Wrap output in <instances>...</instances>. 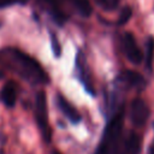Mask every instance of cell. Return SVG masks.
I'll return each instance as SVG.
<instances>
[{
  "label": "cell",
  "mask_w": 154,
  "mask_h": 154,
  "mask_svg": "<svg viewBox=\"0 0 154 154\" xmlns=\"http://www.w3.org/2000/svg\"><path fill=\"white\" fill-rule=\"evenodd\" d=\"M119 81L122 84H124L129 88H135L137 90H143L147 85V82L142 75H140L135 71H130V70H125L123 73H120Z\"/></svg>",
  "instance_id": "7"
},
{
  "label": "cell",
  "mask_w": 154,
  "mask_h": 154,
  "mask_svg": "<svg viewBox=\"0 0 154 154\" xmlns=\"http://www.w3.org/2000/svg\"><path fill=\"white\" fill-rule=\"evenodd\" d=\"M124 126V106H120L112 114L102 132L95 154H119Z\"/></svg>",
  "instance_id": "2"
},
{
  "label": "cell",
  "mask_w": 154,
  "mask_h": 154,
  "mask_svg": "<svg viewBox=\"0 0 154 154\" xmlns=\"http://www.w3.org/2000/svg\"><path fill=\"white\" fill-rule=\"evenodd\" d=\"M49 37H51V46H52V52H53L54 57L59 58V57H60V54H61V45L59 43V40H58V37H57V35H55L54 32H51Z\"/></svg>",
  "instance_id": "14"
},
{
  "label": "cell",
  "mask_w": 154,
  "mask_h": 154,
  "mask_svg": "<svg viewBox=\"0 0 154 154\" xmlns=\"http://www.w3.org/2000/svg\"><path fill=\"white\" fill-rule=\"evenodd\" d=\"M76 71H77V75H78V78L79 81L83 83L84 85V89L95 95V91H94V88L91 87V82H90V75H89V69L85 64V59H84V55L82 54V52H78L77 54V58H76Z\"/></svg>",
  "instance_id": "6"
},
{
  "label": "cell",
  "mask_w": 154,
  "mask_h": 154,
  "mask_svg": "<svg viewBox=\"0 0 154 154\" xmlns=\"http://www.w3.org/2000/svg\"><path fill=\"white\" fill-rule=\"evenodd\" d=\"M67 4L73 11L77 12L78 16L83 18H88L91 16L93 7L90 0H67Z\"/></svg>",
  "instance_id": "10"
},
{
  "label": "cell",
  "mask_w": 154,
  "mask_h": 154,
  "mask_svg": "<svg viewBox=\"0 0 154 154\" xmlns=\"http://www.w3.org/2000/svg\"><path fill=\"white\" fill-rule=\"evenodd\" d=\"M17 0H0V7H5V6H10L12 4H14Z\"/></svg>",
  "instance_id": "15"
},
{
  "label": "cell",
  "mask_w": 154,
  "mask_h": 154,
  "mask_svg": "<svg viewBox=\"0 0 154 154\" xmlns=\"http://www.w3.org/2000/svg\"><path fill=\"white\" fill-rule=\"evenodd\" d=\"M122 43H123V51L128 60L134 65H140L143 60V53L138 47L135 36L129 31L125 32L122 37Z\"/></svg>",
  "instance_id": "4"
},
{
  "label": "cell",
  "mask_w": 154,
  "mask_h": 154,
  "mask_svg": "<svg viewBox=\"0 0 154 154\" xmlns=\"http://www.w3.org/2000/svg\"><path fill=\"white\" fill-rule=\"evenodd\" d=\"M35 119L36 124L41 131L45 142H49L52 138V130L48 123V107L47 96L43 90H40L35 96Z\"/></svg>",
  "instance_id": "3"
},
{
  "label": "cell",
  "mask_w": 154,
  "mask_h": 154,
  "mask_svg": "<svg viewBox=\"0 0 154 154\" xmlns=\"http://www.w3.org/2000/svg\"><path fill=\"white\" fill-rule=\"evenodd\" d=\"M0 100L8 108H12V107L16 106V102H17V87H16L13 81H8L2 85L1 91H0Z\"/></svg>",
  "instance_id": "9"
},
{
  "label": "cell",
  "mask_w": 154,
  "mask_h": 154,
  "mask_svg": "<svg viewBox=\"0 0 154 154\" xmlns=\"http://www.w3.org/2000/svg\"><path fill=\"white\" fill-rule=\"evenodd\" d=\"M144 57H146L147 67L149 70H152L153 58H154V38L152 36L148 37L147 41H146V53H144Z\"/></svg>",
  "instance_id": "11"
},
{
  "label": "cell",
  "mask_w": 154,
  "mask_h": 154,
  "mask_svg": "<svg viewBox=\"0 0 154 154\" xmlns=\"http://www.w3.org/2000/svg\"><path fill=\"white\" fill-rule=\"evenodd\" d=\"M149 114H150V111H149V107L144 100L136 97L131 101L130 109H129V117H130V120L134 125L143 126L147 123Z\"/></svg>",
  "instance_id": "5"
},
{
  "label": "cell",
  "mask_w": 154,
  "mask_h": 154,
  "mask_svg": "<svg viewBox=\"0 0 154 154\" xmlns=\"http://www.w3.org/2000/svg\"><path fill=\"white\" fill-rule=\"evenodd\" d=\"M57 103H58V107L60 109V112L72 123V124H78L82 119L79 112L60 94L57 95Z\"/></svg>",
  "instance_id": "8"
},
{
  "label": "cell",
  "mask_w": 154,
  "mask_h": 154,
  "mask_svg": "<svg viewBox=\"0 0 154 154\" xmlns=\"http://www.w3.org/2000/svg\"><path fill=\"white\" fill-rule=\"evenodd\" d=\"M51 154H61V153H60L59 150H53V152H52Z\"/></svg>",
  "instance_id": "17"
},
{
  "label": "cell",
  "mask_w": 154,
  "mask_h": 154,
  "mask_svg": "<svg viewBox=\"0 0 154 154\" xmlns=\"http://www.w3.org/2000/svg\"><path fill=\"white\" fill-rule=\"evenodd\" d=\"M131 14H132V10L130 6H123L120 12H119V17H118V20H117V25H124L125 23H128V20L131 18Z\"/></svg>",
  "instance_id": "13"
},
{
  "label": "cell",
  "mask_w": 154,
  "mask_h": 154,
  "mask_svg": "<svg viewBox=\"0 0 154 154\" xmlns=\"http://www.w3.org/2000/svg\"><path fill=\"white\" fill-rule=\"evenodd\" d=\"M1 61L20 78L30 84H48L49 76L40 63L17 48H5L0 52Z\"/></svg>",
  "instance_id": "1"
},
{
  "label": "cell",
  "mask_w": 154,
  "mask_h": 154,
  "mask_svg": "<svg viewBox=\"0 0 154 154\" xmlns=\"http://www.w3.org/2000/svg\"><path fill=\"white\" fill-rule=\"evenodd\" d=\"M149 154H154V137H153V141L149 146Z\"/></svg>",
  "instance_id": "16"
},
{
  "label": "cell",
  "mask_w": 154,
  "mask_h": 154,
  "mask_svg": "<svg viewBox=\"0 0 154 154\" xmlns=\"http://www.w3.org/2000/svg\"><path fill=\"white\" fill-rule=\"evenodd\" d=\"M94 1L103 11H114L119 5V0H94Z\"/></svg>",
  "instance_id": "12"
}]
</instances>
